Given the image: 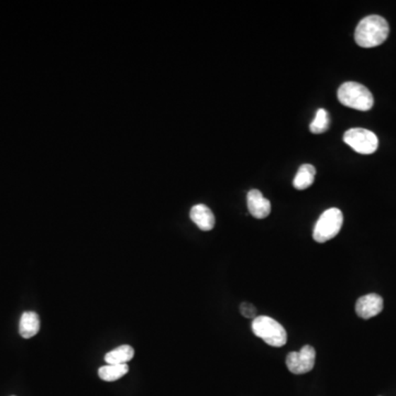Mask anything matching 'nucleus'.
I'll list each match as a JSON object with an SVG mask.
<instances>
[{
    "label": "nucleus",
    "instance_id": "obj_1",
    "mask_svg": "<svg viewBox=\"0 0 396 396\" xmlns=\"http://www.w3.org/2000/svg\"><path fill=\"white\" fill-rule=\"evenodd\" d=\"M389 23L383 17L378 15L368 16L356 25L354 40L361 48H374L381 45L389 37Z\"/></svg>",
    "mask_w": 396,
    "mask_h": 396
},
{
    "label": "nucleus",
    "instance_id": "obj_2",
    "mask_svg": "<svg viewBox=\"0 0 396 396\" xmlns=\"http://www.w3.org/2000/svg\"><path fill=\"white\" fill-rule=\"evenodd\" d=\"M337 96L342 105L352 109L368 112L373 107L374 100L372 92L359 83H344L339 88Z\"/></svg>",
    "mask_w": 396,
    "mask_h": 396
},
{
    "label": "nucleus",
    "instance_id": "obj_3",
    "mask_svg": "<svg viewBox=\"0 0 396 396\" xmlns=\"http://www.w3.org/2000/svg\"><path fill=\"white\" fill-rule=\"evenodd\" d=\"M252 332L264 342L275 348L284 346L287 342L284 327L271 317H256L252 323Z\"/></svg>",
    "mask_w": 396,
    "mask_h": 396
},
{
    "label": "nucleus",
    "instance_id": "obj_4",
    "mask_svg": "<svg viewBox=\"0 0 396 396\" xmlns=\"http://www.w3.org/2000/svg\"><path fill=\"white\" fill-rule=\"evenodd\" d=\"M342 224H344V215L342 210L338 208H329L326 212H323L322 216L317 220L313 238L319 244L329 241L339 234Z\"/></svg>",
    "mask_w": 396,
    "mask_h": 396
},
{
    "label": "nucleus",
    "instance_id": "obj_5",
    "mask_svg": "<svg viewBox=\"0 0 396 396\" xmlns=\"http://www.w3.org/2000/svg\"><path fill=\"white\" fill-rule=\"evenodd\" d=\"M344 141L360 155H372L379 147V139L374 132L364 128H352L344 135Z\"/></svg>",
    "mask_w": 396,
    "mask_h": 396
},
{
    "label": "nucleus",
    "instance_id": "obj_6",
    "mask_svg": "<svg viewBox=\"0 0 396 396\" xmlns=\"http://www.w3.org/2000/svg\"><path fill=\"white\" fill-rule=\"evenodd\" d=\"M316 361V352L312 346H304L297 352H289L287 356V369L294 374L312 371Z\"/></svg>",
    "mask_w": 396,
    "mask_h": 396
},
{
    "label": "nucleus",
    "instance_id": "obj_7",
    "mask_svg": "<svg viewBox=\"0 0 396 396\" xmlns=\"http://www.w3.org/2000/svg\"><path fill=\"white\" fill-rule=\"evenodd\" d=\"M383 309V299L378 294H368L360 297L356 303V313L364 319L379 315Z\"/></svg>",
    "mask_w": 396,
    "mask_h": 396
},
{
    "label": "nucleus",
    "instance_id": "obj_8",
    "mask_svg": "<svg viewBox=\"0 0 396 396\" xmlns=\"http://www.w3.org/2000/svg\"><path fill=\"white\" fill-rule=\"evenodd\" d=\"M247 202L250 214L257 220L267 218L271 212V203L262 195L260 191H250L248 193Z\"/></svg>",
    "mask_w": 396,
    "mask_h": 396
},
{
    "label": "nucleus",
    "instance_id": "obj_9",
    "mask_svg": "<svg viewBox=\"0 0 396 396\" xmlns=\"http://www.w3.org/2000/svg\"><path fill=\"white\" fill-rule=\"evenodd\" d=\"M191 220L197 224V227L204 232H210L215 226V216L206 205H195L191 210Z\"/></svg>",
    "mask_w": 396,
    "mask_h": 396
},
{
    "label": "nucleus",
    "instance_id": "obj_10",
    "mask_svg": "<svg viewBox=\"0 0 396 396\" xmlns=\"http://www.w3.org/2000/svg\"><path fill=\"white\" fill-rule=\"evenodd\" d=\"M40 330V317L35 312H25L21 316L19 332L25 339H30Z\"/></svg>",
    "mask_w": 396,
    "mask_h": 396
},
{
    "label": "nucleus",
    "instance_id": "obj_11",
    "mask_svg": "<svg viewBox=\"0 0 396 396\" xmlns=\"http://www.w3.org/2000/svg\"><path fill=\"white\" fill-rule=\"evenodd\" d=\"M316 169L312 164H303L299 167L296 176L294 177L293 185L299 191L306 190L314 183Z\"/></svg>",
    "mask_w": 396,
    "mask_h": 396
},
{
    "label": "nucleus",
    "instance_id": "obj_12",
    "mask_svg": "<svg viewBox=\"0 0 396 396\" xmlns=\"http://www.w3.org/2000/svg\"><path fill=\"white\" fill-rule=\"evenodd\" d=\"M135 356V350L131 346L124 344L118 347L105 356V361L108 364H125L132 360Z\"/></svg>",
    "mask_w": 396,
    "mask_h": 396
},
{
    "label": "nucleus",
    "instance_id": "obj_13",
    "mask_svg": "<svg viewBox=\"0 0 396 396\" xmlns=\"http://www.w3.org/2000/svg\"><path fill=\"white\" fill-rule=\"evenodd\" d=\"M129 371V366L125 364H107L102 366L98 370V376L100 379L106 382H114L119 380L122 376H126Z\"/></svg>",
    "mask_w": 396,
    "mask_h": 396
},
{
    "label": "nucleus",
    "instance_id": "obj_14",
    "mask_svg": "<svg viewBox=\"0 0 396 396\" xmlns=\"http://www.w3.org/2000/svg\"><path fill=\"white\" fill-rule=\"evenodd\" d=\"M329 115L327 110L320 109L317 110L316 116H315L314 120H313L312 124L309 126V129L313 133H324L328 130L329 128Z\"/></svg>",
    "mask_w": 396,
    "mask_h": 396
},
{
    "label": "nucleus",
    "instance_id": "obj_15",
    "mask_svg": "<svg viewBox=\"0 0 396 396\" xmlns=\"http://www.w3.org/2000/svg\"><path fill=\"white\" fill-rule=\"evenodd\" d=\"M240 312L247 318H254L256 314H257V309L249 303H242L241 306H240Z\"/></svg>",
    "mask_w": 396,
    "mask_h": 396
},
{
    "label": "nucleus",
    "instance_id": "obj_16",
    "mask_svg": "<svg viewBox=\"0 0 396 396\" xmlns=\"http://www.w3.org/2000/svg\"><path fill=\"white\" fill-rule=\"evenodd\" d=\"M13 396H15V395H13Z\"/></svg>",
    "mask_w": 396,
    "mask_h": 396
}]
</instances>
